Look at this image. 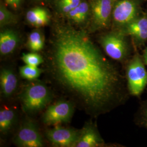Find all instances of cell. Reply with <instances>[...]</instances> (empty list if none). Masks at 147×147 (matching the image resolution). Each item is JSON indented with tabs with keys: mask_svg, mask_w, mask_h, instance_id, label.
Wrapping results in <instances>:
<instances>
[{
	"mask_svg": "<svg viewBox=\"0 0 147 147\" xmlns=\"http://www.w3.org/2000/svg\"><path fill=\"white\" fill-rule=\"evenodd\" d=\"M51 65L64 88L93 112L104 110L119 97L121 78L84 32L57 27Z\"/></svg>",
	"mask_w": 147,
	"mask_h": 147,
	"instance_id": "1",
	"label": "cell"
},
{
	"mask_svg": "<svg viewBox=\"0 0 147 147\" xmlns=\"http://www.w3.org/2000/svg\"><path fill=\"white\" fill-rule=\"evenodd\" d=\"M51 93L47 87L42 82H34L27 86L21 96L24 110L27 113H36L48 104Z\"/></svg>",
	"mask_w": 147,
	"mask_h": 147,
	"instance_id": "2",
	"label": "cell"
},
{
	"mask_svg": "<svg viewBox=\"0 0 147 147\" xmlns=\"http://www.w3.org/2000/svg\"><path fill=\"white\" fill-rule=\"evenodd\" d=\"M126 76L128 88L132 95H140L147 86V71L138 55H136L129 64Z\"/></svg>",
	"mask_w": 147,
	"mask_h": 147,
	"instance_id": "3",
	"label": "cell"
},
{
	"mask_svg": "<svg viewBox=\"0 0 147 147\" xmlns=\"http://www.w3.org/2000/svg\"><path fill=\"white\" fill-rule=\"evenodd\" d=\"M73 112V106L71 103L59 101L48 107L43 115L42 121L44 124L49 125L68 122Z\"/></svg>",
	"mask_w": 147,
	"mask_h": 147,
	"instance_id": "4",
	"label": "cell"
},
{
	"mask_svg": "<svg viewBox=\"0 0 147 147\" xmlns=\"http://www.w3.org/2000/svg\"><path fill=\"white\" fill-rule=\"evenodd\" d=\"M100 43L105 53L111 58L121 61L126 57L127 53V43L120 34H107L101 38Z\"/></svg>",
	"mask_w": 147,
	"mask_h": 147,
	"instance_id": "5",
	"label": "cell"
},
{
	"mask_svg": "<svg viewBox=\"0 0 147 147\" xmlns=\"http://www.w3.org/2000/svg\"><path fill=\"white\" fill-rule=\"evenodd\" d=\"M14 142L16 146L21 147H42V137L37 126L31 121L24 123L16 135Z\"/></svg>",
	"mask_w": 147,
	"mask_h": 147,
	"instance_id": "6",
	"label": "cell"
},
{
	"mask_svg": "<svg viewBox=\"0 0 147 147\" xmlns=\"http://www.w3.org/2000/svg\"><path fill=\"white\" fill-rule=\"evenodd\" d=\"M81 134L78 130L56 126L47 132V136L50 142L58 147L75 146Z\"/></svg>",
	"mask_w": 147,
	"mask_h": 147,
	"instance_id": "7",
	"label": "cell"
},
{
	"mask_svg": "<svg viewBox=\"0 0 147 147\" xmlns=\"http://www.w3.org/2000/svg\"><path fill=\"white\" fill-rule=\"evenodd\" d=\"M115 0H92L91 9L94 26L105 28L109 25L113 11Z\"/></svg>",
	"mask_w": 147,
	"mask_h": 147,
	"instance_id": "8",
	"label": "cell"
},
{
	"mask_svg": "<svg viewBox=\"0 0 147 147\" xmlns=\"http://www.w3.org/2000/svg\"><path fill=\"white\" fill-rule=\"evenodd\" d=\"M137 5L134 0H121L115 4L113 18L116 24L125 26L134 20L136 17Z\"/></svg>",
	"mask_w": 147,
	"mask_h": 147,
	"instance_id": "9",
	"label": "cell"
},
{
	"mask_svg": "<svg viewBox=\"0 0 147 147\" xmlns=\"http://www.w3.org/2000/svg\"><path fill=\"white\" fill-rule=\"evenodd\" d=\"M127 33L131 36L137 42L147 40V18L141 17L135 19L126 26Z\"/></svg>",
	"mask_w": 147,
	"mask_h": 147,
	"instance_id": "10",
	"label": "cell"
},
{
	"mask_svg": "<svg viewBox=\"0 0 147 147\" xmlns=\"http://www.w3.org/2000/svg\"><path fill=\"white\" fill-rule=\"evenodd\" d=\"M1 92L6 98L11 96L15 92L18 80L16 74L9 69H3L0 74Z\"/></svg>",
	"mask_w": 147,
	"mask_h": 147,
	"instance_id": "11",
	"label": "cell"
},
{
	"mask_svg": "<svg viewBox=\"0 0 147 147\" xmlns=\"http://www.w3.org/2000/svg\"><path fill=\"white\" fill-rule=\"evenodd\" d=\"M19 41L16 32L11 30H6L0 34V53L2 55H7L16 49Z\"/></svg>",
	"mask_w": 147,
	"mask_h": 147,
	"instance_id": "12",
	"label": "cell"
},
{
	"mask_svg": "<svg viewBox=\"0 0 147 147\" xmlns=\"http://www.w3.org/2000/svg\"><path fill=\"white\" fill-rule=\"evenodd\" d=\"M102 141L98 134L92 127L88 126L82 132L75 144L78 147H95L99 146Z\"/></svg>",
	"mask_w": 147,
	"mask_h": 147,
	"instance_id": "13",
	"label": "cell"
},
{
	"mask_svg": "<svg viewBox=\"0 0 147 147\" xmlns=\"http://www.w3.org/2000/svg\"><path fill=\"white\" fill-rule=\"evenodd\" d=\"M26 19L28 22L34 26H44L49 22V15L44 8L36 7L27 11Z\"/></svg>",
	"mask_w": 147,
	"mask_h": 147,
	"instance_id": "14",
	"label": "cell"
},
{
	"mask_svg": "<svg viewBox=\"0 0 147 147\" xmlns=\"http://www.w3.org/2000/svg\"><path fill=\"white\" fill-rule=\"evenodd\" d=\"M16 121L14 111L9 109H2L0 111V131L2 133L9 131Z\"/></svg>",
	"mask_w": 147,
	"mask_h": 147,
	"instance_id": "15",
	"label": "cell"
},
{
	"mask_svg": "<svg viewBox=\"0 0 147 147\" xmlns=\"http://www.w3.org/2000/svg\"><path fill=\"white\" fill-rule=\"evenodd\" d=\"M89 13V5L86 2H82L67 14L68 17L76 23L82 22L86 19Z\"/></svg>",
	"mask_w": 147,
	"mask_h": 147,
	"instance_id": "16",
	"label": "cell"
},
{
	"mask_svg": "<svg viewBox=\"0 0 147 147\" xmlns=\"http://www.w3.org/2000/svg\"><path fill=\"white\" fill-rule=\"evenodd\" d=\"M44 38L42 33L38 31H33L29 35L28 39V45L33 51H38L44 47Z\"/></svg>",
	"mask_w": 147,
	"mask_h": 147,
	"instance_id": "17",
	"label": "cell"
},
{
	"mask_svg": "<svg viewBox=\"0 0 147 147\" xmlns=\"http://www.w3.org/2000/svg\"><path fill=\"white\" fill-rule=\"evenodd\" d=\"M42 71V70L38 67H32L27 64L20 68V74L21 76L28 80H34L38 79Z\"/></svg>",
	"mask_w": 147,
	"mask_h": 147,
	"instance_id": "18",
	"label": "cell"
},
{
	"mask_svg": "<svg viewBox=\"0 0 147 147\" xmlns=\"http://www.w3.org/2000/svg\"><path fill=\"white\" fill-rule=\"evenodd\" d=\"M22 59L27 65L34 67H38L43 62L42 57L36 53H28L23 54Z\"/></svg>",
	"mask_w": 147,
	"mask_h": 147,
	"instance_id": "19",
	"label": "cell"
},
{
	"mask_svg": "<svg viewBox=\"0 0 147 147\" xmlns=\"http://www.w3.org/2000/svg\"><path fill=\"white\" fill-rule=\"evenodd\" d=\"M16 20V17L10 11L8 10L5 6L1 5L0 7V25L3 26L10 24Z\"/></svg>",
	"mask_w": 147,
	"mask_h": 147,
	"instance_id": "20",
	"label": "cell"
},
{
	"mask_svg": "<svg viewBox=\"0 0 147 147\" xmlns=\"http://www.w3.org/2000/svg\"><path fill=\"white\" fill-rule=\"evenodd\" d=\"M81 2V0H58V8L63 13L67 14Z\"/></svg>",
	"mask_w": 147,
	"mask_h": 147,
	"instance_id": "21",
	"label": "cell"
},
{
	"mask_svg": "<svg viewBox=\"0 0 147 147\" xmlns=\"http://www.w3.org/2000/svg\"><path fill=\"white\" fill-rule=\"evenodd\" d=\"M22 0H5V3L13 8H17L20 5Z\"/></svg>",
	"mask_w": 147,
	"mask_h": 147,
	"instance_id": "22",
	"label": "cell"
},
{
	"mask_svg": "<svg viewBox=\"0 0 147 147\" xmlns=\"http://www.w3.org/2000/svg\"><path fill=\"white\" fill-rule=\"evenodd\" d=\"M143 60H144V64L147 65V48L144 51Z\"/></svg>",
	"mask_w": 147,
	"mask_h": 147,
	"instance_id": "23",
	"label": "cell"
},
{
	"mask_svg": "<svg viewBox=\"0 0 147 147\" xmlns=\"http://www.w3.org/2000/svg\"><path fill=\"white\" fill-rule=\"evenodd\" d=\"M145 120H146V125L147 126V109L146 113H145Z\"/></svg>",
	"mask_w": 147,
	"mask_h": 147,
	"instance_id": "24",
	"label": "cell"
}]
</instances>
